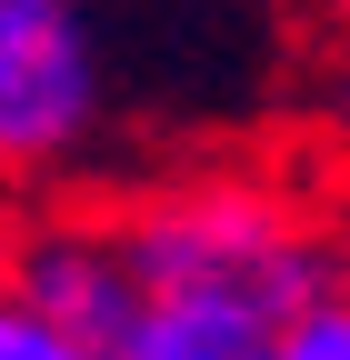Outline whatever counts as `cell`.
<instances>
[{
  "label": "cell",
  "instance_id": "6da1fadb",
  "mask_svg": "<svg viewBox=\"0 0 350 360\" xmlns=\"http://www.w3.org/2000/svg\"><path fill=\"white\" fill-rule=\"evenodd\" d=\"M130 310L110 360H271L280 321L330 281V240L271 180H170L110 220Z\"/></svg>",
  "mask_w": 350,
  "mask_h": 360
},
{
  "label": "cell",
  "instance_id": "7a4b0ae2",
  "mask_svg": "<svg viewBox=\"0 0 350 360\" xmlns=\"http://www.w3.org/2000/svg\"><path fill=\"white\" fill-rule=\"evenodd\" d=\"M110 120L91 0H0V191L70 170Z\"/></svg>",
  "mask_w": 350,
  "mask_h": 360
},
{
  "label": "cell",
  "instance_id": "3957f363",
  "mask_svg": "<svg viewBox=\"0 0 350 360\" xmlns=\"http://www.w3.org/2000/svg\"><path fill=\"white\" fill-rule=\"evenodd\" d=\"M0 281H11L30 310L70 321L80 340H110L120 310H130V270H120V240L110 220H30V231L0 240Z\"/></svg>",
  "mask_w": 350,
  "mask_h": 360
},
{
  "label": "cell",
  "instance_id": "277c9868",
  "mask_svg": "<svg viewBox=\"0 0 350 360\" xmlns=\"http://www.w3.org/2000/svg\"><path fill=\"white\" fill-rule=\"evenodd\" d=\"M271 360H350V281H340V270H330V281L280 321Z\"/></svg>",
  "mask_w": 350,
  "mask_h": 360
},
{
  "label": "cell",
  "instance_id": "5b68a950",
  "mask_svg": "<svg viewBox=\"0 0 350 360\" xmlns=\"http://www.w3.org/2000/svg\"><path fill=\"white\" fill-rule=\"evenodd\" d=\"M0 360H110V350L80 340L70 321H51V310H30L11 281H0Z\"/></svg>",
  "mask_w": 350,
  "mask_h": 360
}]
</instances>
